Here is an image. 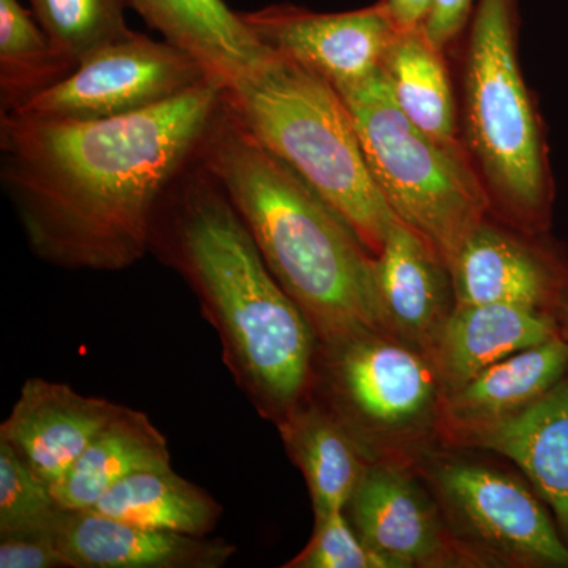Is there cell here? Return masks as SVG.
<instances>
[{
    "label": "cell",
    "mask_w": 568,
    "mask_h": 568,
    "mask_svg": "<svg viewBox=\"0 0 568 568\" xmlns=\"http://www.w3.org/2000/svg\"><path fill=\"white\" fill-rule=\"evenodd\" d=\"M222 95L211 80L104 121L0 114V183L32 252L70 271L142 260L164 194L196 156Z\"/></svg>",
    "instance_id": "6da1fadb"
},
{
    "label": "cell",
    "mask_w": 568,
    "mask_h": 568,
    "mask_svg": "<svg viewBox=\"0 0 568 568\" xmlns=\"http://www.w3.org/2000/svg\"><path fill=\"white\" fill-rule=\"evenodd\" d=\"M151 252L192 287L235 383L278 424L308 390L316 335L197 153L164 194Z\"/></svg>",
    "instance_id": "7a4b0ae2"
},
{
    "label": "cell",
    "mask_w": 568,
    "mask_h": 568,
    "mask_svg": "<svg viewBox=\"0 0 568 568\" xmlns=\"http://www.w3.org/2000/svg\"><path fill=\"white\" fill-rule=\"evenodd\" d=\"M197 159L323 347L383 332L375 256L331 204L254 140L223 95Z\"/></svg>",
    "instance_id": "3957f363"
},
{
    "label": "cell",
    "mask_w": 568,
    "mask_h": 568,
    "mask_svg": "<svg viewBox=\"0 0 568 568\" xmlns=\"http://www.w3.org/2000/svg\"><path fill=\"white\" fill-rule=\"evenodd\" d=\"M223 99L254 140L331 204L376 256L399 219L369 171L353 115L334 85L272 50L263 67L223 89Z\"/></svg>",
    "instance_id": "277c9868"
},
{
    "label": "cell",
    "mask_w": 568,
    "mask_h": 568,
    "mask_svg": "<svg viewBox=\"0 0 568 568\" xmlns=\"http://www.w3.org/2000/svg\"><path fill=\"white\" fill-rule=\"evenodd\" d=\"M338 92L387 204L450 265L467 235L487 222L491 203L462 145L418 129L396 104L383 69Z\"/></svg>",
    "instance_id": "5b68a950"
},
{
    "label": "cell",
    "mask_w": 568,
    "mask_h": 568,
    "mask_svg": "<svg viewBox=\"0 0 568 568\" xmlns=\"http://www.w3.org/2000/svg\"><path fill=\"white\" fill-rule=\"evenodd\" d=\"M515 0H476L465 71L467 145L488 194L519 224L548 223L551 182L517 58Z\"/></svg>",
    "instance_id": "8992f818"
},
{
    "label": "cell",
    "mask_w": 568,
    "mask_h": 568,
    "mask_svg": "<svg viewBox=\"0 0 568 568\" xmlns=\"http://www.w3.org/2000/svg\"><path fill=\"white\" fill-rule=\"evenodd\" d=\"M324 351L334 413L368 454L437 428L444 392L432 355L384 332H366Z\"/></svg>",
    "instance_id": "52a82bcc"
},
{
    "label": "cell",
    "mask_w": 568,
    "mask_h": 568,
    "mask_svg": "<svg viewBox=\"0 0 568 568\" xmlns=\"http://www.w3.org/2000/svg\"><path fill=\"white\" fill-rule=\"evenodd\" d=\"M429 481L463 547L514 566L568 567V545L537 493L503 470L463 458L433 459Z\"/></svg>",
    "instance_id": "ba28073f"
},
{
    "label": "cell",
    "mask_w": 568,
    "mask_h": 568,
    "mask_svg": "<svg viewBox=\"0 0 568 568\" xmlns=\"http://www.w3.org/2000/svg\"><path fill=\"white\" fill-rule=\"evenodd\" d=\"M211 80L189 52L129 31L14 112L54 121H104L151 110Z\"/></svg>",
    "instance_id": "9c48e42d"
},
{
    "label": "cell",
    "mask_w": 568,
    "mask_h": 568,
    "mask_svg": "<svg viewBox=\"0 0 568 568\" xmlns=\"http://www.w3.org/2000/svg\"><path fill=\"white\" fill-rule=\"evenodd\" d=\"M241 17L265 47L321 74L336 91L383 69L388 47L399 31L383 0L343 13L271 6Z\"/></svg>",
    "instance_id": "30bf717a"
},
{
    "label": "cell",
    "mask_w": 568,
    "mask_h": 568,
    "mask_svg": "<svg viewBox=\"0 0 568 568\" xmlns=\"http://www.w3.org/2000/svg\"><path fill=\"white\" fill-rule=\"evenodd\" d=\"M346 511L362 540L396 568L477 562L444 525L435 500L399 463L369 462Z\"/></svg>",
    "instance_id": "8fae6325"
},
{
    "label": "cell",
    "mask_w": 568,
    "mask_h": 568,
    "mask_svg": "<svg viewBox=\"0 0 568 568\" xmlns=\"http://www.w3.org/2000/svg\"><path fill=\"white\" fill-rule=\"evenodd\" d=\"M375 282L384 334L433 357L457 306L443 256L413 227L396 220L375 256Z\"/></svg>",
    "instance_id": "7c38bea8"
},
{
    "label": "cell",
    "mask_w": 568,
    "mask_h": 568,
    "mask_svg": "<svg viewBox=\"0 0 568 568\" xmlns=\"http://www.w3.org/2000/svg\"><path fill=\"white\" fill-rule=\"evenodd\" d=\"M121 407L78 394L67 384L33 377L22 386L20 398L0 426V439L52 488Z\"/></svg>",
    "instance_id": "4fadbf2b"
},
{
    "label": "cell",
    "mask_w": 568,
    "mask_h": 568,
    "mask_svg": "<svg viewBox=\"0 0 568 568\" xmlns=\"http://www.w3.org/2000/svg\"><path fill=\"white\" fill-rule=\"evenodd\" d=\"M70 568H220L235 547L219 538L142 528L93 510H67L51 530Z\"/></svg>",
    "instance_id": "5bb4252c"
},
{
    "label": "cell",
    "mask_w": 568,
    "mask_h": 568,
    "mask_svg": "<svg viewBox=\"0 0 568 568\" xmlns=\"http://www.w3.org/2000/svg\"><path fill=\"white\" fill-rule=\"evenodd\" d=\"M515 463L552 515L568 545V372L525 409L450 440Z\"/></svg>",
    "instance_id": "9a60e30c"
},
{
    "label": "cell",
    "mask_w": 568,
    "mask_h": 568,
    "mask_svg": "<svg viewBox=\"0 0 568 568\" xmlns=\"http://www.w3.org/2000/svg\"><path fill=\"white\" fill-rule=\"evenodd\" d=\"M448 268L457 305L515 304L548 312L567 267L484 222L467 235Z\"/></svg>",
    "instance_id": "2e32d148"
},
{
    "label": "cell",
    "mask_w": 568,
    "mask_h": 568,
    "mask_svg": "<svg viewBox=\"0 0 568 568\" xmlns=\"http://www.w3.org/2000/svg\"><path fill=\"white\" fill-rule=\"evenodd\" d=\"M163 40L189 52L223 89L260 69L272 50L223 0H126Z\"/></svg>",
    "instance_id": "e0dca14e"
},
{
    "label": "cell",
    "mask_w": 568,
    "mask_h": 568,
    "mask_svg": "<svg viewBox=\"0 0 568 568\" xmlns=\"http://www.w3.org/2000/svg\"><path fill=\"white\" fill-rule=\"evenodd\" d=\"M558 335L551 313L536 306H455L433 355L444 398L508 355Z\"/></svg>",
    "instance_id": "ac0fdd59"
},
{
    "label": "cell",
    "mask_w": 568,
    "mask_h": 568,
    "mask_svg": "<svg viewBox=\"0 0 568 568\" xmlns=\"http://www.w3.org/2000/svg\"><path fill=\"white\" fill-rule=\"evenodd\" d=\"M568 372V343L560 336L519 351L488 366L440 406L437 428L455 437L525 409Z\"/></svg>",
    "instance_id": "d6986e66"
},
{
    "label": "cell",
    "mask_w": 568,
    "mask_h": 568,
    "mask_svg": "<svg viewBox=\"0 0 568 568\" xmlns=\"http://www.w3.org/2000/svg\"><path fill=\"white\" fill-rule=\"evenodd\" d=\"M283 443L301 467L315 518L346 510L369 454L334 410L302 399L278 422Z\"/></svg>",
    "instance_id": "ffe728a7"
},
{
    "label": "cell",
    "mask_w": 568,
    "mask_h": 568,
    "mask_svg": "<svg viewBox=\"0 0 568 568\" xmlns=\"http://www.w3.org/2000/svg\"><path fill=\"white\" fill-rule=\"evenodd\" d=\"M164 467H171V454L162 433L144 413L122 406L51 489L62 508L88 510L123 478Z\"/></svg>",
    "instance_id": "44dd1931"
},
{
    "label": "cell",
    "mask_w": 568,
    "mask_h": 568,
    "mask_svg": "<svg viewBox=\"0 0 568 568\" xmlns=\"http://www.w3.org/2000/svg\"><path fill=\"white\" fill-rule=\"evenodd\" d=\"M88 510L142 528L207 537L223 508L204 489L178 476L173 467H164L123 478Z\"/></svg>",
    "instance_id": "7402d4cb"
},
{
    "label": "cell",
    "mask_w": 568,
    "mask_h": 568,
    "mask_svg": "<svg viewBox=\"0 0 568 568\" xmlns=\"http://www.w3.org/2000/svg\"><path fill=\"white\" fill-rule=\"evenodd\" d=\"M424 28L399 29L383 71L399 110L436 140L457 142V108L446 63Z\"/></svg>",
    "instance_id": "603a6c76"
},
{
    "label": "cell",
    "mask_w": 568,
    "mask_h": 568,
    "mask_svg": "<svg viewBox=\"0 0 568 568\" xmlns=\"http://www.w3.org/2000/svg\"><path fill=\"white\" fill-rule=\"evenodd\" d=\"M77 69L20 0H0V114L20 111Z\"/></svg>",
    "instance_id": "cb8c5ba5"
},
{
    "label": "cell",
    "mask_w": 568,
    "mask_h": 568,
    "mask_svg": "<svg viewBox=\"0 0 568 568\" xmlns=\"http://www.w3.org/2000/svg\"><path fill=\"white\" fill-rule=\"evenodd\" d=\"M51 43L74 63L130 31L126 0H28Z\"/></svg>",
    "instance_id": "d4e9b609"
},
{
    "label": "cell",
    "mask_w": 568,
    "mask_h": 568,
    "mask_svg": "<svg viewBox=\"0 0 568 568\" xmlns=\"http://www.w3.org/2000/svg\"><path fill=\"white\" fill-rule=\"evenodd\" d=\"M62 510L50 485L0 439V537L51 534Z\"/></svg>",
    "instance_id": "484cf974"
},
{
    "label": "cell",
    "mask_w": 568,
    "mask_h": 568,
    "mask_svg": "<svg viewBox=\"0 0 568 568\" xmlns=\"http://www.w3.org/2000/svg\"><path fill=\"white\" fill-rule=\"evenodd\" d=\"M287 568H396L362 540L346 510L316 518L315 532Z\"/></svg>",
    "instance_id": "4316f807"
},
{
    "label": "cell",
    "mask_w": 568,
    "mask_h": 568,
    "mask_svg": "<svg viewBox=\"0 0 568 568\" xmlns=\"http://www.w3.org/2000/svg\"><path fill=\"white\" fill-rule=\"evenodd\" d=\"M0 568H69L51 534L0 537Z\"/></svg>",
    "instance_id": "83f0119b"
},
{
    "label": "cell",
    "mask_w": 568,
    "mask_h": 568,
    "mask_svg": "<svg viewBox=\"0 0 568 568\" xmlns=\"http://www.w3.org/2000/svg\"><path fill=\"white\" fill-rule=\"evenodd\" d=\"M474 0H433L424 22V32L439 51L452 43L473 17Z\"/></svg>",
    "instance_id": "f1b7e54d"
},
{
    "label": "cell",
    "mask_w": 568,
    "mask_h": 568,
    "mask_svg": "<svg viewBox=\"0 0 568 568\" xmlns=\"http://www.w3.org/2000/svg\"><path fill=\"white\" fill-rule=\"evenodd\" d=\"M398 29H417L424 26L433 0H383Z\"/></svg>",
    "instance_id": "f546056e"
},
{
    "label": "cell",
    "mask_w": 568,
    "mask_h": 568,
    "mask_svg": "<svg viewBox=\"0 0 568 568\" xmlns=\"http://www.w3.org/2000/svg\"><path fill=\"white\" fill-rule=\"evenodd\" d=\"M548 312L558 327L559 336L568 343V268L564 272Z\"/></svg>",
    "instance_id": "4dcf8cb0"
}]
</instances>
